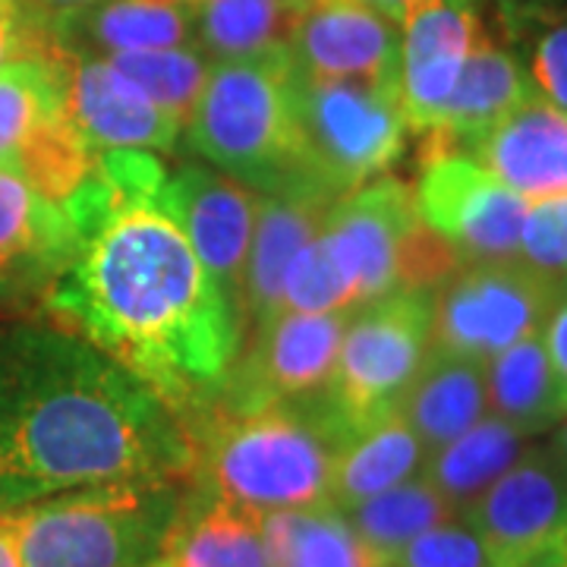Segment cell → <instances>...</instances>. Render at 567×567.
<instances>
[{
  "instance_id": "cell-1",
  "label": "cell",
  "mask_w": 567,
  "mask_h": 567,
  "mask_svg": "<svg viewBox=\"0 0 567 567\" xmlns=\"http://www.w3.org/2000/svg\"><path fill=\"white\" fill-rule=\"evenodd\" d=\"M164 183L162 162L142 148L99 152L89 181L63 199L76 249L48 290V309L186 425L237 363L244 312L164 208Z\"/></svg>"
},
{
  "instance_id": "cell-2",
  "label": "cell",
  "mask_w": 567,
  "mask_h": 567,
  "mask_svg": "<svg viewBox=\"0 0 567 567\" xmlns=\"http://www.w3.org/2000/svg\"><path fill=\"white\" fill-rule=\"evenodd\" d=\"M183 420L76 331L0 328V511L123 480H183Z\"/></svg>"
},
{
  "instance_id": "cell-3",
  "label": "cell",
  "mask_w": 567,
  "mask_h": 567,
  "mask_svg": "<svg viewBox=\"0 0 567 567\" xmlns=\"http://www.w3.org/2000/svg\"><path fill=\"white\" fill-rule=\"evenodd\" d=\"M196 486L259 514L328 505L347 445L319 394L249 413H199L186 423Z\"/></svg>"
},
{
  "instance_id": "cell-4",
  "label": "cell",
  "mask_w": 567,
  "mask_h": 567,
  "mask_svg": "<svg viewBox=\"0 0 567 567\" xmlns=\"http://www.w3.org/2000/svg\"><path fill=\"white\" fill-rule=\"evenodd\" d=\"M183 480H123L7 511L22 567H148L181 517Z\"/></svg>"
},
{
  "instance_id": "cell-5",
  "label": "cell",
  "mask_w": 567,
  "mask_h": 567,
  "mask_svg": "<svg viewBox=\"0 0 567 567\" xmlns=\"http://www.w3.org/2000/svg\"><path fill=\"white\" fill-rule=\"evenodd\" d=\"M186 130L199 155L249 189L312 193L300 164L287 51L212 63Z\"/></svg>"
},
{
  "instance_id": "cell-6",
  "label": "cell",
  "mask_w": 567,
  "mask_h": 567,
  "mask_svg": "<svg viewBox=\"0 0 567 567\" xmlns=\"http://www.w3.org/2000/svg\"><path fill=\"white\" fill-rule=\"evenodd\" d=\"M290 102L303 181L324 199L363 186L404 152L410 123L398 89L316 80L297 73L290 63Z\"/></svg>"
},
{
  "instance_id": "cell-7",
  "label": "cell",
  "mask_w": 567,
  "mask_h": 567,
  "mask_svg": "<svg viewBox=\"0 0 567 567\" xmlns=\"http://www.w3.org/2000/svg\"><path fill=\"white\" fill-rule=\"evenodd\" d=\"M432 303L435 293L394 290L350 312L334 372L319 391L347 442L398 413L432 350Z\"/></svg>"
},
{
  "instance_id": "cell-8",
  "label": "cell",
  "mask_w": 567,
  "mask_h": 567,
  "mask_svg": "<svg viewBox=\"0 0 567 567\" xmlns=\"http://www.w3.org/2000/svg\"><path fill=\"white\" fill-rule=\"evenodd\" d=\"M565 287L520 259L461 268L435 293L432 350L486 363L511 344L539 334Z\"/></svg>"
},
{
  "instance_id": "cell-9",
  "label": "cell",
  "mask_w": 567,
  "mask_h": 567,
  "mask_svg": "<svg viewBox=\"0 0 567 567\" xmlns=\"http://www.w3.org/2000/svg\"><path fill=\"white\" fill-rule=\"evenodd\" d=\"M413 196L420 221L464 262L517 259L529 203L473 155H429Z\"/></svg>"
},
{
  "instance_id": "cell-10",
  "label": "cell",
  "mask_w": 567,
  "mask_h": 567,
  "mask_svg": "<svg viewBox=\"0 0 567 567\" xmlns=\"http://www.w3.org/2000/svg\"><path fill=\"white\" fill-rule=\"evenodd\" d=\"M347 319L350 312H281L256 328L252 350L244 360L237 357L218 394L199 413H249L319 394L338 363Z\"/></svg>"
},
{
  "instance_id": "cell-11",
  "label": "cell",
  "mask_w": 567,
  "mask_h": 567,
  "mask_svg": "<svg viewBox=\"0 0 567 567\" xmlns=\"http://www.w3.org/2000/svg\"><path fill=\"white\" fill-rule=\"evenodd\" d=\"M420 227L413 189L394 177L363 183L324 208L319 240L344 271L357 309L401 290Z\"/></svg>"
},
{
  "instance_id": "cell-12",
  "label": "cell",
  "mask_w": 567,
  "mask_h": 567,
  "mask_svg": "<svg viewBox=\"0 0 567 567\" xmlns=\"http://www.w3.org/2000/svg\"><path fill=\"white\" fill-rule=\"evenodd\" d=\"M492 567L546 546L567 533V466L555 445L527 447L514 466L466 507Z\"/></svg>"
},
{
  "instance_id": "cell-13",
  "label": "cell",
  "mask_w": 567,
  "mask_h": 567,
  "mask_svg": "<svg viewBox=\"0 0 567 567\" xmlns=\"http://www.w3.org/2000/svg\"><path fill=\"white\" fill-rule=\"evenodd\" d=\"M287 54L297 73L401 92V25L357 0H309Z\"/></svg>"
},
{
  "instance_id": "cell-14",
  "label": "cell",
  "mask_w": 567,
  "mask_h": 567,
  "mask_svg": "<svg viewBox=\"0 0 567 567\" xmlns=\"http://www.w3.org/2000/svg\"><path fill=\"white\" fill-rule=\"evenodd\" d=\"M259 193L234 177L215 174L199 164H186L167 174L164 208L181 224L205 271L218 281L227 300L244 312V275ZM246 319V316H244Z\"/></svg>"
},
{
  "instance_id": "cell-15",
  "label": "cell",
  "mask_w": 567,
  "mask_h": 567,
  "mask_svg": "<svg viewBox=\"0 0 567 567\" xmlns=\"http://www.w3.org/2000/svg\"><path fill=\"white\" fill-rule=\"evenodd\" d=\"M483 41L466 0H413L401 20V104L410 130L432 133L470 51Z\"/></svg>"
},
{
  "instance_id": "cell-16",
  "label": "cell",
  "mask_w": 567,
  "mask_h": 567,
  "mask_svg": "<svg viewBox=\"0 0 567 567\" xmlns=\"http://www.w3.org/2000/svg\"><path fill=\"white\" fill-rule=\"evenodd\" d=\"M66 114L85 140L102 148H155L167 152L181 136L162 104L136 82L121 76L104 58H76L66 63Z\"/></svg>"
},
{
  "instance_id": "cell-17",
  "label": "cell",
  "mask_w": 567,
  "mask_h": 567,
  "mask_svg": "<svg viewBox=\"0 0 567 567\" xmlns=\"http://www.w3.org/2000/svg\"><path fill=\"white\" fill-rule=\"evenodd\" d=\"M76 230L63 203L0 171V297L51 287L73 259Z\"/></svg>"
},
{
  "instance_id": "cell-18",
  "label": "cell",
  "mask_w": 567,
  "mask_h": 567,
  "mask_svg": "<svg viewBox=\"0 0 567 567\" xmlns=\"http://www.w3.org/2000/svg\"><path fill=\"white\" fill-rule=\"evenodd\" d=\"M470 152L527 203L567 193V114L539 92L495 123Z\"/></svg>"
},
{
  "instance_id": "cell-19",
  "label": "cell",
  "mask_w": 567,
  "mask_h": 567,
  "mask_svg": "<svg viewBox=\"0 0 567 567\" xmlns=\"http://www.w3.org/2000/svg\"><path fill=\"white\" fill-rule=\"evenodd\" d=\"M334 199L316 193H262L244 275V316L262 328L281 316L284 275L303 249Z\"/></svg>"
},
{
  "instance_id": "cell-20",
  "label": "cell",
  "mask_w": 567,
  "mask_h": 567,
  "mask_svg": "<svg viewBox=\"0 0 567 567\" xmlns=\"http://www.w3.org/2000/svg\"><path fill=\"white\" fill-rule=\"evenodd\" d=\"M262 517L196 486L183 498L164 555L174 567H268Z\"/></svg>"
},
{
  "instance_id": "cell-21",
  "label": "cell",
  "mask_w": 567,
  "mask_h": 567,
  "mask_svg": "<svg viewBox=\"0 0 567 567\" xmlns=\"http://www.w3.org/2000/svg\"><path fill=\"white\" fill-rule=\"evenodd\" d=\"M404 423L432 454L488 413L486 404V363L429 350L423 369L406 388L398 406Z\"/></svg>"
},
{
  "instance_id": "cell-22",
  "label": "cell",
  "mask_w": 567,
  "mask_h": 567,
  "mask_svg": "<svg viewBox=\"0 0 567 567\" xmlns=\"http://www.w3.org/2000/svg\"><path fill=\"white\" fill-rule=\"evenodd\" d=\"M533 95L536 89L520 73L514 58L483 39L470 51L445 104L442 123L432 130V155L451 152V145L473 148L495 123L505 121L514 107H520Z\"/></svg>"
},
{
  "instance_id": "cell-23",
  "label": "cell",
  "mask_w": 567,
  "mask_h": 567,
  "mask_svg": "<svg viewBox=\"0 0 567 567\" xmlns=\"http://www.w3.org/2000/svg\"><path fill=\"white\" fill-rule=\"evenodd\" d=\"M66 63L58 48H35L0 66V171H13L22 152L66 121Z\"/></svg>"
},
{
  "instance_id": "cell-24",
  "label": "cell",
  "mask_w": 567,
  "mask_h": 567,
  "mask_svg": "<svg viewBox=\"0 0 567 567\" xmlns=\"http://www.w3.org/2000/svg\"><path fill=\"white\" fill-rule=\"evenodd\" d=\"M58 39L82 35V48L111 54L183 48L193 41V7L167 0H102L54 20Z\"/></svg>"
},
{
  "instance_id": "cell-25",
  "label": "cell",
  "mask_w": 567,
  "mask_h": 567,
  "mask_svg": "<svg viewBox=\"0 0 567 567\" xmlns=\"http://www.w3.org/2000/svg\"><path fill=\"white\" fill-rule=\"evenodd\" d=\"M486 404L492 416L524 435H539L565 420V394L543 344V331L486 360Z\"/></svg>"
},
{
  "instance_id": "cell-26",
  "label": "cell",
  "mask_w": 567,
  "mask_h": 567,
  "mask_svg": "<svg viewBox=\"0 0 567 567\" xmlns=\"http://www.w3.org/2000/svg\"><path fill=\"white\" fill-rule=\"evenodd\" d=\"M425 457L429 451L401 413L365 425L347 442L338 457L328 505L347 511L385 488L401 486L423 473Z\"/></svg>"
},
{
  "instance_id": "cell-27",
  "label": "cell",
  "mask_w": 567,
  "mask_h": 567,
  "mask_svg": "<svg viewBox=\"0 0 567 567\" xmlns=\"http://www.w3.org/2000/svg\"><path fill=\"white\" fill-rule=\"evenodd\" d=\"M262 536L268 567H385L334 505L268 511Z\"/></svg>"
},
{
  "instance_id": "cell-28",
  "label": "cell",
  "mask_w": 567,
  "mask_h": 567,
  "mask_svg": "<svg viewBox=\"0 0 567 567\" xmlns=\"http://www.w3.org/2000/svg\"><path fill=\"white\" fill-rule=\"evenodd\" d=\"M527 439L529 435L488 413L464 435L432 451L425 457L423 476L454 507V514H464L527 451Z\"/></svg>"
},
{
  "instance_id": "cell-29",
  "label": "cell",
  "mask_w": 567,
  "mask_h": 567,
  "mask_svg": "<svg viewBox=\"0 0 567 567\" xmlns=\"http://www.w3.org/2000/svg\"><path fill=\"white\" fill-rule=\"evenodd\" d=\"M300 7L284 0H196L193 39L212 63L287 51Z\"/></svg>"
},
{
  "instance_id": "cell-30",
  "label": "cell",
  "mask_w": 567,
  "mask_h": 567,
  "mask_svg": "<svg viewBox=\"0 0 567 567\" xmlns=\"http://www.w3.org/2000/svg\"><path fill=\"white\" fill-rule=\"evenodd\" d=\"M344 517L350 520V527L357 529V536L388 567V561L406 543H413L420 533L439 527V524H445L457 514L420 473V476L406 480L401 486H391L360 502V505L347 507Z\"/></svg>"
},
{
  "instance_id": "cell-31",
  "label": "cell",
  "mask_w": 567,
  "mask_h": 567,
  "mask_svg": "<svg viewBox=\"0 0 567 567\" xmlns=\"http://www.w3.org/2000/svg\"><path fill=\"white\" fill-rule=\"evenodd\" d=\"M104 61L121 76L136 82L152 102L162 104L181 123L189 121L212 70V61L193 44L158 48V51H126V54H111Z\"/></svg>"
},
{
  "instance_id": "cell-32",
  "label": "cell",
  "mask_w": 567,
  "mask_h": 567,
  "mask_svg": "<svg viewBox=\"0 0 567 567\" xmlns=\"http://www.w3.org/2000/svg\"><path fill=\"white\" fill-rule=\"evenodd\" d=\"M357 300L344 271L331 259L328 246L319 240V230L293 256L284 275L281 312H353Z\"/></svg>"
},
{
  "instance_id": "cell-33",
  "label": "cell",
  "mask_w": 567,
  "mask_h": 567,
  "mask_svg": "<svg viewBox=\"0 0 567 567\" xmlns=\"http://www.w3.org/2000/svg\"><path fill=\"white\" fill-rule=\"evenodd\" d=\"M388 567H492V558L480 533L457 514L406 543Z\"/></svg>"
},
{
  "instance_id": "cell-34",
  "label": "cell",
  "mask_w": 567,
  "mask_h": 567,
  "mask_svg": "<svg viewBox=\"0 0 567 567\" xmlns=\"http://www.w3.org/2000/svg\"><path fill=\"white\" fill-rule=\"evenodd\" d=\"M517 259L567 284V193L529 205Z\"/></svg>"
},
{
  "instance_id": "cell-35",
  "label": "cell",
  "mask_w": 567,
  "mask_h": 567,
  "mask_svg": "<svg viewBox=\"0 0 567 567\" xmlns=\"http://www.w3.org/2000/svg\"><path fill=\"white\" fill-rule=\"evenodd\" d=\"M533 80H536V92L551 107H558L561 114H567V22L546 32L539 39V44H536Z\"/></svg>"
},
{
  "instance_id": "cell-36",
  "label": "cell",
  "mask_w": 567,
  "mask_h": 567,
  "mask_svg": "<svg viewBox=\"0 0 567 567\" xmlns=\"http://www.w3.org/2000/svg\"><path fill=\"white\" fill-rule=\"evenodd\" d=\"M543 344H546L548 360H551L555 379H558V388H561L567 404V297H561L558 306L551 309L546 328H543Z\"/></svg>"
},
{
  "instance_id": "cell-37",
  "label": "cell",
  "mask_w": 567,
  "mask_h": 567,
  "mask_svg": "<svg viewBox=\"0 0 567 567\" xmlns=\"http://www.w3.org/2000/svg\"><path fill=\"white\" fill-rule=\"evenodd\" d=\"M22 54V32L17 25L13 0H0V66Z\"/></svg>"
},
{
  "instance_id": "cell-38",
  "label": "cell",
  "mask_w": 567,
  "mask_h": 567,
  "mask_svg": "<svg viewBox=\"0 0 567 567\" xmlns=\"http://www.w3.org/2000/svg\"><path fill=\"white\" fill-rule=\"evenodd\" d=\"M505 567H567V533L558 536V539H551V543H546V546L533 548L527 555L514 558Z\"/></svg>"
},
{
  "instance_id": "cell-39",
  "label": "cell",
  "mask_w": 567,
  "mask_h": 567,
  "mask_svg": "<svg viewBox=\"0 0 567 567\" xmlns=\"http://www.w3.org/2000/svg\"><path fill=\"white\" fill-rule=\"evenodd\" d=\"M0 567H22L17 536H13V527H10L7 511H0Z\"/></svg>"
},
{
  "instance_id": "cell-40",
  "label": "cell",
  "mask_w": 567,
  "mask_h": 567,
  "mask_svg": "<svg viewBox=\"0 0 567 567\" xmlns=\"http://www.w3.org/2000/svg\"><path fill=\"white\" fill-rule=\"evenodd\" d=\"M29 3H35L44 13H54V20H61V17L76 13V10L95 7V3H102V0H29Z\"/></svg>"
},
{
  "instance_id": "cell-41",
  "label": "cell",
  "mask_w": 567,
  "mask_h": 567,
  "mask_svg": "<svg viewBox=\"0 0 567 567\" xmlns=\"http://www.w3.org/2000/svg\"><path fill=\"white\" fill-rule=\"evenodd\" d=\"M357 3H363L369 10H375V13H382V17H388V20H394L401 25L406 7H410L413 0H357Z\"/></svg>"
},
{
  "instance_id": "cell-42",
  "label": "cell",
  "mask_w": 567,
  "mask_h": 567,
  "mask_svg": "<svg viewBox=\"0 0 567 567\" xmlns=\"http://www.w3.org/2000/svg\"><path fill=\"white\" fill-rule=\"evenodd\" d=\"M555 451L561 454V461L567 466V413H565V423H561V432H558V439H555Z\"/></svg>"
},
{
  "instance_id": "cell-43",
  "label": "cell",
  "mask_w": 567,
  "mask_h": 567,
  "mask_svg": "<svg viewBox=\"0 0 567 567\" xmlns=\"http://www.w3.org/2000/svg\"><path fill=\"white\" fill-rule=\"evenodd\" d=\"M148 567H174V565H171V558H167V555H162V558H158L155 565H148Z\"/></svg>"
},
{
  "instance_id": "cell-44",
  "label": "cell",
  "mask_w": 567,
  "mask_h": 567,
  "mask_svg": "<svg viewBox=\"0 0 567 567\" xmlns=\"http://www.w3.org/2000/svg\"><path fill=\"white\" fill-rule=\"evenodd\" d=\"M284 3H293V7H300V10H306V3H309V0H284Z\"/></svg>"
},
{
  "instance_id": "cell-45",
  "label": "cell",
  "mask_w": 567,
  "mask_h": 567,
  "mask_svg": "<svg viewBox=\"0 0 567 567\" xmlns=\"http://www.w3.org/2000/svg\"><path fill=\"white\" fill-rule=\"evenodd\" d=\"M167 3H186V7H193L196 0H167Z\"/></svg>"
}]
</instances>
